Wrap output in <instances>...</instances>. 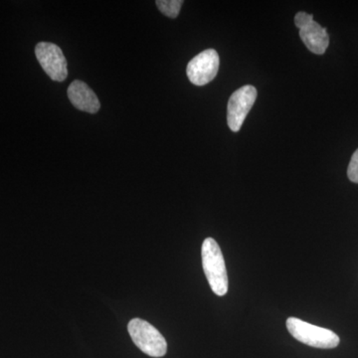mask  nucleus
<instances>
[{
	"mask_svg": "<svg viewBox=\"0 0 358 358\" xmlns=\"http://www.w3.org/2000/svg\"><path fill=\"white\" fill-rule=\"evenodd\" d=\"M300 37L308 50L317 55L324 54L329 47V37L326 28L315 20L301 28Z\"/></svg>",
	"mask_w": 358,
	"mask_h": 358,
	"instance_id": "8",
	"label": "nucleus"
},
{
	"mask_svg": "<svg viewBox=\"0 0 358 358\" xmlns=\"http://www.w3.org/2000/svg\"><path fill=\"white\" fill-rule=\"evenodd\" d=\"M256 99L257 90L251 85L241 87L231 95L227 107V122L231 131H240Z\"/></svg>",
	"mask_w": 358,
	"mask_h": 358,
	"instance_id": "5",
	"label": "nucleus"
},
{
	"mask_svg": "<svg viewBox=\"0 0 358 358\" xmlns=\"http://www.w3.org/2000/svg\"><path fill=\"white\" fill-rule=\"evenodd\" d=\"M157 6L159 7L160 13L164 14L169 18H176L182 6L183 1L181 0H157Z\"/></svg>",
	"mask_w": 358,
	"mask_h": 358,
	"instance_id": "9",
	"label": "nucleus"
},
{
	"mask_svg": "<svg viewBox=\"0 0 358 358\" xmlns=\"http://www.w3.org/2000/svg\"><path fill=\"white\" fill-rule=\"evenodd\" d=\"M128 331L134 345L152 357H162L167 352L164 336L147 320L134 319L129 322Z\"/></svg>",
	"mask_w": 358,
	"mask_h": 358,
	"instance_id": "3",
	"label": "nucleus"
},
{
	"mask_svg": "<svg viewBox=\"0 0 358 358\" xmlns=\"http://www.w3.org/2000/svg\"><path fill=\"white\" fill-rule=\"evenodd\" d=\"M202 267L209 286L216 296L227 294L229 281L222 251L213 238H206L201 248Z\"/></svg>",
	"mask_w": 358,
	"mask_h": 358,
	"instance_id": "1",
	"label": "nucleus"
},
{
	"mask_svg": "<svg viewBox=\"0 0 358 358\" xmlns=\"http://www.w3.org/2000/svg\"><path fill=\"white\" fill-rule=\"evenodd\" d=\"M313 20V15H312V14L303 13V11L296 13V16H294V24H296L299 29H301V27L307 25L308 22H310V21Z\"/></svg>",
	"mask_w": 358,
	"mask_h": 358,
	"instance_id": "11",
	"label": "nucleus"
},
{
	"mask_svg": "<svg viewBox=\"0 0 358 358\" xmlns=\"http://www.w3.org/2000/svg\"><path fill=\"white\" fill-rule=\"evenodd\" d=\"M287 329L292 336L308 346L322 350H331L339 345L338 334L324 327L313 326L296 317L287 320Z\"/></svg>",
	"mask_w": 358,
	"mask_h": 358,
	"instance_id": "2",
	"label": "nucleus"
},
{
	"mask_svg": "<svg viewBox=\"0 0 358 358\" xmlns=\"http://www.w3.org/2000/svg\"><path fill=\"white\" fill-rule=\"evenodd\" d=\"M220 64L217 52L207 49L190 60L186 68V74L193 85L204 86L216 77Z\"/></svg>",
	"mask_w": 358,
	"mask_h": 358,
	"instance_id": "6",
	"label": "nucleus"
},
{
	"mask_svg": "<svg viewBox=\"0 0 358 358\" xmlns=\"http://www.w3.org/2000/svg\"><path fill=\"white\" fill-rule=\"evenodd\" d=\"M348 176L352 182L358 183V148L350 159L348 169Z\"/></svg>",
	"mask_w": 358,
	"mask_h": 358,
	"instance_id": "10",
	"label": "nucleus"
},
{
	"mask_svg": "<svg viewBox=\"0 0 358 358\" xmlns=\"http://www.w3.org/2000/svg\"><path fill=\"white\" fill-rule=\"evenodd\" d=\"M35 55L51 80L65 81L68 76L67 60L60 47L49 42H40L35 47Z\"/></svg>",
	"mask_w": 358,
	"mask_h": 358,
	"instance_id": "4",
	"label": "nucleus"
},
{
	"mask_svg": "<svg viewBox=\"0 0 358 358\" xmlns=\"http://www.w3.org/2000/svg\"><path fill=\"white\" fill-rule=\"evenodd\" d=\"M68 96L70 102L73 103L76 109L96 114L101 108L100 101L88 85L83 81L75 80L68 88Z\"/></svg>",
	"mask_w": 358,
	"mask_h": 358,
	"instance_id": "7",
	"label": "nucleus"
}]
</instances>
